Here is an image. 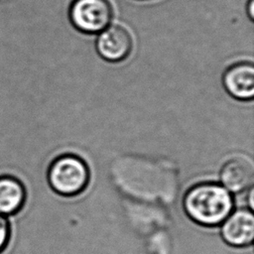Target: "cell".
Segmentation results:
<instances>
[{
	"instance_id": "6da1fadb",
	"label": "cell",
	"mask_w": 254,
	"mask_h": 254,
	"mask_svg": "<svg viewBox=\"0 0 254 254\" xmlns=\"http://www.w3.org/2000/svg\"><path fill=\"white\" fill-rule=\"evenodd\" d=\"M186 214L196 224L214 227L223 222L234 207L232 193L215 182L197 183L183 197Z\"/></svg>"
},
{
	"instance_id": "7a4b0ae2",
	"label": "cell",
	"mask_w": 254,
	"mask_h": 254,
	"mask_svg": "<svg viewBox=\"0 0 254 254\" xmlns=\"http://www.w3.org/2000/svg\"><path fill=\"white\" fill-rule=\"evenodd\" d=\"M47 180L51 189L58 194L73 197L82 193L90 182V170L80 156L64 153L50 163Z\"/></svg>"
},
{
	"instance_id": "3957f363",
	"label": "cell",
	"mask_w": 254,
	"mask_h": 254,
	"mask_svg": "<svg viewBox=\"0 0 254 254\" xmlns=\"http://www.w3.org/2000/svg\"><path fill=\"white\" fill-rule=\"evenodd\" d=\"M114 9L109 0H71L67 18L77 32L97 35L112 24Z\"/></svg>"
},
{
	"instance_id": "277c9868",
	"label": "cell",
	"mask_w": 254,
	"mask_h": 254,
	"mask_svg": "<svg viewBox=\"0 0 254 254\" xmlns=\"http://www.w3.org/2000/svg\"><path fill=\"white\" fill-rule=\"evenodd\" d=\"M95 50L98 56L108 63L125 61L133 50L130 32L118 24H110L96 35Z\"/></svg>"
},
{
	"instance_id": "5b68a950",
	"label": "cell",
	"mask_w": 254,
	"mask_h": 254,
	"mask_svg": "<svg viewBox=\"0 0 254 254\" xmlns=\"http://www.w3.org/2000/svg\"><path fill=\"white\" fill-rule=\"evenodd\" d=\"M221 237L223 241L237 248L250 246L254 238V215L250 208H238L221 223Z\"/></svg>"
},
{
	"instance_id": "8992f818",
	"label": "cell",
	"mask_w": 254,
	"mask_h": 254,
	"mask_svg": "<svg viewBox=\"0 0 254 254\" xmlns=\"http://www.w3.org/2000/svg\"><path fill=\"white\" fill-rule=\"evenodd\" d=\"M222 84L233 98L250 101L254 96V65L241 61L230 64L222 74Z\"/></svg>"
},
{
	"instance_id": "52a82bcc",
	"label": "cell",
	"mask_w": 254,
	"mask_h": 254,
	"mask_svg": "<svg viewBox=\"0 0 254 254\" xmlns=\"http://www.w3.org/2000/svg\"><path fill=\"white\" fill-rule=\"evenodd\" d=\"M219 178L226 190L230 192L239 193L252 187L253 167L248 160L235 157L225 162L221 167Z\"/></svg>"
},
{
	"instance_id": "ba28073f",
	"label": "cell",
	"mask_w": 254,
	"mask_h": 254,
	"mask_svg": "<svg viewBox=\"0 0 254 254\" xmlns=\"http://www.w3.org/2000/svg\"><path fill=\"white\" fill-rule=\"evenodd\" d=\"M24 184L16 177L0 176V214L13 215L18 213L26 201Z\"/></svg>"
},
{
	"instance_id": "9c48e42d",
	"label": "cell",
	"mask_w": 254,
	"mask_h": 254,
	"mask_svg": "<svg viewBox=\"0 0 254 254\" xmlns=\"http://www.w3.org/2000/svg\"><path fill=\"white\" fill-rule=\"evenodd\" d=\"M11 236V227L6 216L0 214V253L7 247Z\"/></svg>"
},
{
	"instance_id": "30bf717a",
	"label": "cell",
	"mask_w": 254,
	"mask_h": 254,
	"mask_svg": "<svg viewBox=\"0 0 254 254\" xmlns=\"http://www.w3.org/2000/svg\"><path fill=\"white\" fill-rule=\"evenodd\" d=\"M245 9H246V14H247L249 20L253 21V19H254V0H247Z\"/></svg>"
},
{
	"instance_id": "8fae6325",
	"label": "cell",
	"mask_w": 254,
	"mask_h": 254,
	"mask_svg": "<svg viewBox=\"0 0 254 254\" xmlns=\"http://www.w3.org/2000/svg\"><path fill=\"white\" fill-rule=\"evenodd\" d=\"M253 195H254V192H253V189H252V187L250 188V190H249V191H248V203H249V206H250V209H252L253 208V201H254V199H253Z\"/></svg>"
},
{
	"instance_id": "7c38bea8",
	"label": "cell",
	"mask_w": 254,
	"mask_h": 254,
	"mask_svg": "<svg viewBox=\"0 0 254 254\" xmlns=\"http://www.w3.org/2000/svg\"><path fill=\"white\" fill-rule=\"evenodd\" d=\"M139 1H145V0H139Z\"/></svg>"
}]
</instances>
